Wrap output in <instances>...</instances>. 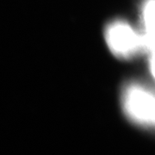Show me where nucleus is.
I'll return each instance as SVG.
<instances>
[{"label": "nucleus", "mask_w": 155, "mask_h": 155, "mask_svg": "<svg viewBox=\"0 0 155 155\" xmlns=\"http://www.w3.org/2000/svg\"><path fill=\"white\" fill-rule=\"evenodd\" d=\"M140 19L143 31L155 35V0H142Z\"/></svg>", "instance_id": "3"}, {"label": "nucleus", "mask_w": 155, "mask_h": 155, "mask_svg": "<svg viewBox=\"0 0 155 155\" xmlns=\"http://www.w3.org/2000/svg\"><path fill=\"white\" fill-rule=\"evenodd\" d=\"M148 67L152 77L155 80V53L149 54V61H148Z\"/></svg>", "instance_id": "4"}, {"label": "nucleus", "mask_w": 155, "mask_h": 155, "mask_svg": "<svg viewBox=\"0 0 155 155\" xmlns=\"http://www.w3.org/2000/svg\"><path fill=\"white\" fill-rule=\"evenodd\" d=\"M104 38L110 51L118 59L129 60L141 52V34L125 20L110 22L104 29Z\"/></svg>", "instance_id": "2"}, {"label": "nucleus", "mask_w": 155, "mask_h": 155, "mask_svg": "<svg viewBox=\"0 0 155 155\" xmlns=\"http://www.w3.org/2000/svg\"><path fill=\"white\" fill-rule=\"evenodd\" d=\"M122 106L125 116L134 123L155 128V91L144 84L132 81L122 89Z\"/></svg>", "instance_id": "1"}]
</instances>
